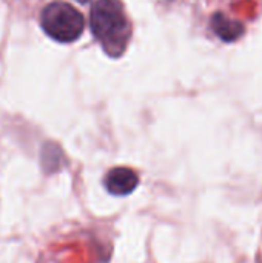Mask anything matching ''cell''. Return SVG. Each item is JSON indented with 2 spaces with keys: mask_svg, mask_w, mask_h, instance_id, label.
Returning <instances> with one entry per match:
<instances>
[{
  "mask_svg": "<svg viewBox=\"0 0 262 263\" xmlns=\"http://www.w3.org/2000/svg\"><path fill=\"white\" fill-rule=\"evenodd\" d=\"M40 25L51 39L69 43L77 40L83 32L85 18L69 3L53 2L43 8L40 14Z\"/></svg>",
  "mask_w": 262,
  "mask_h": 263,
  "instance_id": "obj_2",
  "label": "cell"
},
{
  "mask_svg": "<svg viewBox=\"0 0 262 263\" xmlns=\"http://www.w3.org/2000/svg\"><path fill=\"white\" fill-rule=\"evenodd\" d=\"M103 183L108 193H111L113 196H128L139 185V177L133 170L117 166L107 173Z\"/></svg>",
  "mask_w": 262,
  "mask_h": 263,
  "instance_id": "obj_3",
  "label": "cell"
},
{
  "mask_svg": "<svg viewBox=\"0 0 262 263\" xmlns=\"http://www.w3.org/2000/svg\"><path fill=\"white\" fill-rule=\"evenodd\" d=\"M212 29L215 31L216 35H219L224 42H235L244 34V26L242 23L230 18L229 15L222 12H216L212 17Z\"/></svg>",
  "mask_w": 262,
  "mask_h": 263,
  "instance_id": "obj_4",
  "label": "cell"
},
{
  "mask_svg": "<svg viewBox=\"0 0 262 263\" xmlns=\"http://www.w3.org/2000/svg\"><path fill=\"white\" fill-rule=\"evenodd\" d=\"M76 2H79V3H86L88 0H76Z\"/></svg>",
  "mask_w": 262,
  "mask_h": 263,
  "instance_id": "obj_5",
  "label": "cell"
},
{
  "mask_svg": "<svg viewBox=\"0 0 262 263\" xmlns=\"http://www.w3.org/2000/svg\"><path fill=\"white\" fill-rule=\"evenodd\" d=\"M90 25L94 37L110 55L124 54L131 37V26L119 0H97L91 8Z\"/></svg>",
  "mask_w": 262,
  "mask_h": 263,
  "instance_id": "obj_1",
  "label": "cell"
}]
</instances>
